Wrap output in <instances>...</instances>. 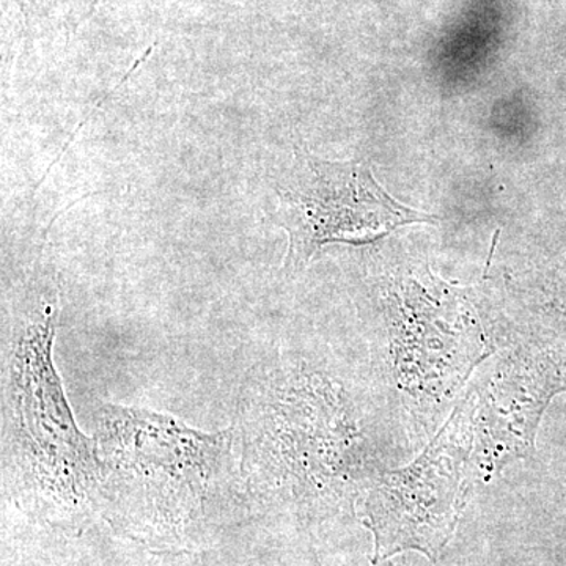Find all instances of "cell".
<instances>
[{
  "label": "cell",
  "instance_id": "cell-1",
  "mask_svg": "<svg viewBox=\"0 0 566 566\" xmlns=\"http://www.w3.org/2000/svg\"><path fill=\"white\" fill-rule=\"evenodd\" d=\"M271 219L290 237L285 270H304L327 243H370L411 222L436 218L397 202L359 161L333 163L296 147L275 185Z\"/></svg>",
  "mask_w": 566,
  "mask_h": 566
},
{
  "label": "cell",
  "instance_id": "cell-2",
  "mask_svg": "<svg viewBox=\"0 0 566 566\" xmlns=\"http://www.w3.org/2000/svg\"><path fill=\"white\" fill-rule=\"evenodd\" d=\"M468 405L458 409L416 463L385 476L370 501L378 554L417 547L434 556L460 512L465 458L471 450Z\"/></svg>",
  "mask_w": 566,
  "mask_h": 566
},
{
  "label": "cell",
  "instance_id": "cell-3",
  "mask_svg": "<svg viewBox=\"0 0 566 566\" xmlns=\"http://www.w3.org/2000/svg\"><path fill=\"white\" fill-rule=\"evenodd\" d=\"M57 2H61L65 9L66 24L71 31H74L82 21L91 17L99 0H57Z\"/></svg>",
  "mask_w": 566,
  "mask_h": 566
},
{
  "label": "cell",
  "instance_id": "cell-4",
  "mask_svg": "<svg viewBox=\"0 0 566 566\" xmlns=\"http://www.w3.org/2000/svg\"><path fill=\"white\" fill-rule=\"evenodd\" d=\"M57 2V0H31V7L36 11H46L51 3Z\"/></svg>",
  "mask_w": 566,
  "mask_h": 566
}]
</instances>
